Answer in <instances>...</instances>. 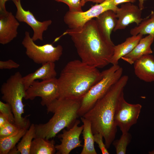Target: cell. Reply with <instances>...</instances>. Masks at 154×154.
<instances>
[{"mask_svg": "<svg viewBox=\"0 0 154 154\" xmlns=\"http://www.w3.org/2000/svg\"><path fill=\"white\" fill-rule=\"evenodd\" d=\"M94 142L98 145V146L103 154H109L105 143L103 141V137L100 133H97L94 134Z\"/></svg>", "mask_w": 154, "mask_h": 154, "instance_id": "obj_29", "label": "cell"}, {"mask_svg": "<svg viewBox=\"0 0 154 154\" xmlns=\"http://www.w3.org/2000/svg\"><path fill=\"white\" fill-rule=\"evenodd\" d=\"M71 37L81 61L97 68L110 63L115 46L99 29L95 20L88 21L82 27L69 29L61 36Z\"/></svg>", "mask_w": 154, "mask_h": 154, "instance_id": "obj_1", "label": "cell"}, {"mask_svg": "<svg viewBox=\"0 0 154 154\" xmlns=\"http://www.w3.org/2000/svg\"><path fill=\"white\" fill-rule=\"evenodd\" d=\"M56 150L54 140L37 137L32 141L30 154H54Z\"/></svg>", "mask_w": 154, "mask_h": 154, "instance_id": "obj_21", "label": "cell"}, {"mask_svg": "<svg viewBox=\"0 0 154 154\" xmlns=\"http://www.w3.org/2000/svg\"><path fill=\"white\" fill-rule=\"evenodd\" d=\"M83 123V128L82 131L84 139V144L81 154H97L94 146V134L90 121L83 117H80Z\"/></svg>", "mask_w": 154, "mask_h": 154, "instance_id": "obj_20", "label": "cell"}, {"mask_svg": "<svg viewBox=\"0 0 154 154\" xmlns=\"http://www.w3.org/2000/svg\"><path fill=\"white\" fill-rule=\"evenodd\" d=\"M102 77V72L97 68L86 64L81 60L70 61L63 68L57 79L59 98L81 100Z\"/></svg>", "mask_w": 154, "mask_h": 154, "instance_id": "obj_3", "label": "cell"}, {"mask_svg": "<svg viewBox=\"0 0 154 154\" xmlns=\"http://www.w3.org/2000/svg\"><path fill=\"white\" fill-rule=\"evenodd\" d=\"M139 1V7L141 10L143 9L145 7L144 5V1L146 0H138Z\"/></svg>", "mask_w": 154, "mask_h": 154, "instance_id": "obj_36", "label": "cell"}, {"mask_svg": "<svg viewBox=\"0 0 154 154\" xmlns=\"http://www.w3.org/2000/svg\"><path fill=\"white\" fill-rule=\"evenodd\" d=\"M35 137V124L32 123L17 145V148L21 154H30L32 140Z\"/></svg>", "mask_w": 154, "mask_h": 154, "instance_id": "obj_24", "label": "cell"}, {"mask_svg": "<svg viewBox=\"0 0 154 154\" xmlns=\"http://www.w3.org/2000/svg\"><path fill=\"white\" fill-rule=\"evenodd\" d=\"M20 128L8 121L0 127V138L11 135L17 132Z\"/></svg>", "mask_w": 154, "mask_h": 154, "instance_id": "obj_26", "label": "cell"}, {"mask_svg": "<svg viewBox=\"0 0 154 154\" xmlns=\"http://www.w3.org/2000/svg\"><path fill=\"white\" fill-rule=\"evenodd\" d=\"M143 35L139 34L127 38L123 42L115 45L114 52L110 63L112 65L118 64L119 60L130 52L135 47L143 38Z\"/></svg>", "mask_w": 154, "mask_h": 154, "instance_id": "obj_19", "label": "cell"}, {"mask_svg": "<svg viewBox=\"0 0 154 154\" xmlns=\"http://www.w3.org/2000/svg\"><path fill=\"white\" fill-rule=\"evenodd\" d=\"M8 154H21L20 152L15 146L11 149L9 152Z\"/></svg>", "mask_w": 154, "mask_h": 154, "instance_id": "obj_35", "label": "cell"}, {"mask_svg": "<svg viewBox=\"0 0 154 154\" xmlns=\"http://www.w3.org/2000/svg\"><path fill=\"white\" fill-rule=\"evenodd\" d=\"M102 72L101 79L90 89L81 99L78 111L79 117L82 116L91 109L119 80L122 76L123 69L118 64L113 65Z\"/></svg>", "mask_w": 154, "mask_h": 154, "instance_id": "obj_6", "label": "cell"}, {"mask_svg": "<svg viewBox=\"0 0 154 154\" xmlns=\"http://www.w3.org/2000/svg\"><path fill=\"white\" fill-rule=\"evenodd\" d=\"M42 65L34 72L23 77V82L26 90L37 79L45 80L56 78L57 73L54 62H48Z\"/></svg>", "mask_w": 154, "mask_h": 154, "instance_id": "obj_16", "label": "cell"}, {"mask_svg": "<svg viewBox=\"0 0 154 154\" xmlns=\"http://www.w3.org/2000/svg\"><path fill=\"white\" fill-rule=\"evenodd\" d=\"M59 96L58 80L55 78L40 82L34 81L26 90L24 98L32 100L37 97H40L41 105L47 107Z\"/></svg>", "mask_w": 154, "mask_h": 154, "instance_id": "obj_9", "label": "cell"}, {"mask_svg": "<svg viewBox=\"0 0 154 154\" xmlns=\"http://www.w3.org/2000/svg\"><path fill=\"white\" fill-rule=\"evenodd\" d=\"M20 65L11 59L6 61H0V69H1L17 68Z\"/></svg>", "mask_w": 154, "mask_h": 154, "instance_id": "obj_30", "label": "cell"}, {"mask_svg": "<svg viewBox=\"0 0 154 154\" xmlns=\"http://www.w3.org/2000/svg\"><path fill=\"white\" fill-rule=\"evenodd\" d=\"M81 100L59 98L47 107V112L54 115L46 123L35 125V137L46 139L54 137L66 127L73 125L79 117Z\"/></svg>", "mask_w": 154, "mask_h": 154, "instance_id": "obj_4", "label": "cell"}, {"mask_svg": "<svg viewBox=\"0 0 154 154\" xmlns=\"http://www.w3.org/2000/svg\"><path fill=\"white\" fill-rule=\"evenodd\" d=\"M131 136L128 133H122L119 139L114 141L112 144L114 146L117 154H126V149L131 139Z\"/></svg>", "mask_w": 154, "mask_h": 154, "instance_id": "obj_25", "label": "cell"}, {"mask_svg": "<svg viewBox=\"0 0 154 154\" xmlns=\"http://www.w3.org/2000/svg\"><path fill=\"white\" fill-rule=\"evenodd\" d=\"M13 2L17 9L15 16L17 20L20 22L25 23L32 28L33 34L31 38L34 41L38 40H43V32L51 24L52 21L48 20L42 22L39 21L29 10L26 11L23 9L21 1Z\"/></svg>", "mask_w": 154, "mask_h": 154, "instance_id": "obj_11", "label": "cell"}, {"mask_svg": "<svg viewBox=\"0 0 154 154\" xmlns=\"http://www.w3.org/2000/svg\"><path fill=\"white\" fill-rule=\"evenodd\" d=\"M0 113L5 116L9 122L14 124V116L12 108L8 104L0 101Z\"/></svg>", "mask_w": 154, "mask_h": 154, "instance_id": "obj_27", "label": "cell"}, {"mask_svg": "<svg viewBox=\"0 0 154 154\" xmlns=\"http://www.w3.org/2000/svg\"><path fill=\"white\" fill-rule=\"evenodd\" d=\"M118 7L113 0H106L101 3H96L85 11L70 12L66 13L64 21L70 29L82 27L88 21L96 18L104 12L109 10L115 13Z\"/></svg>", "mask_w": 154, "mask_h": 154, "instance_id": "obj_8", "label": "cell"}, {"mask_svg": "<svg viewBox=\"0 0 154 154\" xmlns=\"http://www.w3.org/2000/svg\"><path fill=\"white\" fill-rule=\"evenodd\" d=\"M58 2L63 3L67 5L69 11L72 12L83 11L81 0H54Z\"/></svg>", "mask_w": 154, "mask_h": 154, "instance_id": "obj_28", "label": "cell"}, {"mask_svg": "<svg viewBox=\"0 0 154 154\" xmlns=\"http://www.w3.org/2000/svg\"><path fill=\"white\" fill-rule=\"evenodd\" d=\"M154 40V37L148 35L140 40L134 48L129 53L121 59L132 64L142 56L153 53L151 45Z\"/></svg>", "mask_w": 154, "mask_h": 154, "instance_id": "obj_17", "label": "cell"}, {"mask_svg": "<svg viewBox=\"0 0 154 154\" xmlns=\"http://www.w3.org/2000/svg\"><path fill=\"white\" fill-rule=\"evenodd\" d=\"M20 24L12 12L7 11L0 12V43L7 44L18 34L17 29Z\"/></svg>", "mask_w": 154, "mask_h": 154, "instance_id": "obj_14", "label": "cell"}, {"mask_svg": "<svg viewBox=\"0 0 154 154\" xmlns=\"http://www.w3.org/2000/svg\"><path fill=\"white\" fill-rule=\"evenodd\" d=\"M95 21L98 27L104 37L110 41L112 42L111 34L117 22L116 13L113 11H106L96 18Z\"/></svg>", "mask_w": 154, "mask_h": 154, "instance_id": "obj_18", "label": "cell"}, {"mask_svg": "<svg viewBox=\"0 0 154 154\" xmlns=\"http://www.w3.org/2000/svg\"><path fill=\"white\" fill-rule=\"evenodd\" d=\"M128 79L127 75L122 76L106 94L82 116L90 122L94 134L99 133L102 134L107 149L110 147L115 137L117 127L114 121L115 112Z\"/></svg>", "mask_w": 154, "mask_h": 154, "instance_id": "obj_2", "label": "cell"}, {"mask_svg": "<svg viewBox=\"0 0 154 154\" xmlns=\"http://www.w3.org/2000/svg\"><path fill=\"white\" fill-rule=\"evenodd\" d=\"M26 90L23 76L19 72L11 75L0 88L1 99L11 106L14 117V124L19 128H28L29 125V120L22 117L24 112L23 99L25 96Z\"/></svg>", "mask_w": 154, "mask_h": 154, "instance_id": "obj_5", "label": "cell"}, {"mask_svg": "<svg viewBox=\"0 0 154 154\" xmlns=\"http://www.w3.org/2000/svg\"><path fill=\"white\" fill-rule=\"evenodd\" d=\"M115 5H117L120 4L125 3H133L136 2V0H113Z\"/></svg>", "mask_w": 154, "mask_h": 154, "instance_id": "obj_32", "label": "cell"}, {"mask_svg": "<svg viewBox=\"0 0 154 154\" xmlns=\"http://www.w3.org/2000/svg\"><path fill=\"white\" fill-rule=\"evenodd\" d=\"M29 33L26 31L22 44L26 49L25 53L35 63L41 64L58 61L62 54L63 48L60 45L56 46L46 44L42 45L35 44Z\"/></svg>", "mask_w": 154, "mask_h": 154, "instance_id": "obj_7", "label": "cell"}, {"mask_svg": "<svg viewBox=\"0 0 154 154\" xmlns=\"http://www.w3.org/2000/svg\"><path fill=\"white\" fill-rule=\"evenodd\" d=\"M142 11L138 6L131 3L122 4L116 12L117 21L113 31L124 29L133 23L139 25L143 19L141 17Z\"/></svg>", "mask_w": 154, "mask_h": 154, "instance_id": "obj_13", "label": "cell"}, {"mask_svg": "<svg viewBox=\"0 0 154 154\" xmlns=\"http://www.w3.org/2000/svg\"><path fill=\"white\" fill-rule=\"evenodd\" d=\"M9 0H0V12H4L7 11L5 8L6 2ZM14 1H18L21 0H12Z\"/></svg>", "mask_w": 154, "mask_h": 154, "instance_id": "obj_31", "label": "cell"}, {"mask_svg": "<svg viewBox=\"0 0 154 154\" xmlns=\"http://www.w3.org/2000/svg\"><path fill=\"white\" fill-rule=\"evenodd\" d=\"M135 74L140 80L146 82H154V56L144 55L133 64Z\"/></svg>", "mask_w": 154, "mask_h": 154, "instance_id": "obj_15", "label": "cell"}, {"mask_svg": "<svg viewBox=\"0 0 154 154\" xmlns=\"http://www.w3.org/2000/svg\"><path fill=\"white\" fill-rule=\"evenodd\" d=\"M80 121L77 119L72 127L66 130L63 129L62 133L58 135L61 143L55 145L57 154H69L73 149L82 147L80 137L82 132L83 125L79 126Z\"/></svg>", "mask_w": 154, "mask_h": 154, "instance_id": "obj_12", "label": "cell"}, {"mask_svg": "<svg viewBox=\"0 0 154 154\" xmlns=\"http://www.w3.org/2000/svg\"><path fill=\"white\" fill-rule=\"evenodd\" d=\"M130 33L132 36L140 34L154 37V12H153L149 17L143 19L139 25L132 28Z\"/></svg>", "mask_w": 154, "mask_h": 154, "instance_id": "obj_23", "label": "cell"}, {"mask_svg": "<svg viewBox=\"0 0 154 154\" xmlns=\"http://www.w3.org/2000/svg\"><path fill=\"white\" fill-rule=\"evenodd\" d=\"M142 108L139 104H132L125 100L124 93L119 100L114 116V121L122 133L128 132L137 121Z\"/></svg>", "mask_w": 154, "mask_h": 154, "instance_id": "obj_10", "label": "cell"}, {"mask_svg": "<svg viewBox=\"0 0 154 154\" xmlns=\"http://www.w3.org/2000/svg\"><path fill=\"white\" fill-rule=\"evenodd\" d=\"M8 121V120L7 117L0 113V127L4 125Z\"/></svg>", "mask_w": 154, "mask_h": 154, "instance_id": "obj_34", "label": "cell"}, {"mask_svg": "<svg viewBox=\"0 0 154 154\" xmlns=\"http://www.w3.org/2000/svg\"><path fill=\"white\" fill-rule=\"evenodd\" d=\"M28 129L20 128L17 132L11 135L0 138V154H8L24 135Z\"/></svg>", "mask_w": 154, "mask_h": 154, "instance_id": "obj_22", "label": "cell"}, {"mask_svg": "<svg viewBox=\"0 0 154 154\" xmlns=\"http://www.w3.org/2000/svg\"><path fill=\"white\" fill-rule=\"evenodd\" d=\"M106 0H81V3L82 6H84L86 3L88 2H92L96 3H101Z\"/></svg>", "mask_w": 154, "mask_h": 154, "instance_id": "obj_33", "label": "cell"}]
</instances>
